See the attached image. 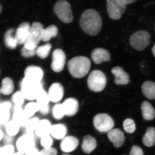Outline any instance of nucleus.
Here are the masks:
<instances>
[{"label": "nucleus", "instance_id": "53", "mask_svg": "<svg viewBox=\"0 0 155 155\" xmlns=\"http://www.w3.org/2000/svg\"></svg>", "mask_w": 155, "mask_h": 155}, {"label": "nucleus", "instance_id": "32", "mask_svg": "<svg viewBox=\"0 0 155 155\" xmlns=\"http://www.w3.org/2000/svg\"><path fill=\"white\" fill-rule=\"evenodd\" d=\"M14 85L13 81L9 78H6L2 81L1 91L3 94L8 95L11 94L14 91Z\"/></svg>", "mask_w": 155, "mask_h": 155}, {"label": "nucleus", "instance_id": "2", "mask_svg": "<svg viewBox=\"0 0 155 155\" xmlns=\"http://www.w3.org/2000/svg\"><path fill=\"white\" fill-rule=\"evenodd\" d=\"M90 61L84 56L75 57L69 61L68 68L73 77L81 78L87 75L91 68Z\"/></svg>", "mask_w": 155, "mask_h": 155}, {"label": "nucleus", "instance_id": "48", "mask_svg": "<svg viewBox=\"0 0 155 155\" xmlns=\"http://www.w3.org/2000/svg\"><path fill=\"white\" fill-rule=\"evenodd\" d=\"M152 52L153 53V54L155 58V44L153 46L152 48Z\"/></svg>", "mask_w": 155, "mask_h": 155}, {"label": "nucleus", "instance_id": "8", "mask_svg": "<svg viewBox=\"0 0 155 155\" xmlns=\"http://www.w3.org/2000/svg\"><path fill=\"white\" fill-rule=\"evenodd\" d=\"M129 41L130 46L134 49L142 51L150 45V35L147 31H138L130 36Z\"/></svg>", "mask_w": 155, "mask_h": 155}, {"label": "nucleus", "instance_id": "41", "mask_svg": "<svg viewBox=\"0 0 155 155\" xmlns=\"http://www.w3.org/2000/svg\"><path fill=\"white\" fill-rule=\"evenodd\" d=\"M35 51H36V49H28L23 47L21 50V54H22V55L25 58H31L36 54Z\"/></svg>", "mask_w": 155, "mask_h": 155}, {"label": "nucleus", "instance_id": "4", "mask_svg": "<svg viewBox=\"0 0 155 155\" xmlns=\"http://www.w3.org/2000/svg\"><path fill=\"white\" fill-rule=\"evenodd\" d=\"M43 26L39 22H34L30 27L27 39L24 44V47L28 49H36L42 39Z\"/></svg>", "mask_w": 155, "mask_h": 155}, {"label": "nucleus", "instance_id": "21", "mask_svg": "<svg viewBox=\"0 0 155 155\" xmlns=\"http://www.w3.org/2000/svg\"><path fill=\"white\" fill-rule=\"evenodd\" d=\"M62 104L66 116H74L78 111L79 107L78 102L77 100L74 98H67Z\"/></svg>", "mask_w": 155, "mask_h": 155}, {"label": "nucleus", "instance_id": "42", "mask_svg": "<svg viewBox=\"0 0 155 155\" xmlns=\"http://www.w3.org/2000/svg\"><path fill=\"white\" fill-rule=\"evenodd\" d=\"M57 150L51 147L48 148H43L40 151V155H57Z\"/></svg>", "mask_w": 155, "mask_h": 155}, {"label": "nucleus", "instance_id": "24", "mask_svg": "<svg viewBox=\"0 0 155 155\" xmlns=\"http://www.w3.org/2000/svg\"><path fill=\"white\" fill-rule=\"evenodd\" d=\"M142 114L143 119L147 121L153 120L155 117V110L149 102L144 101L141 105Z\"/></svg>", "mask_w": 155, "mask_h": 155}, {"label": "nucleus", "instance_id": "15", "mask_svg": "<svg viewBox=\"0 0 155 155\" xmlns=\"http://www.w3.org/2000/svg\"><path fill=\"white\" fill-rule=\"evenodd\" d=\"M24 74L25 78L29 80L36 82H41L44 72L40 67L30 66L25 69Z\"/></svg>", "mask_w": 155, "mask_h": 155}, {"label": "nucleus", "instance_id": "20", "mask_svg": "<svg viewBox=\"0 0 155 155\" xmlns=\"http://www.w3.org/2000/svg\"><path fill=\"white\" fill-rule=\"evenodd\" d=\"M36 100L39 107V111L44 115L48 114L50 111L49 103L50 101L47 93L43 90Z\"/></svg>", "mask_w": 155, "mask_h": 155}, {"label": "nucleus", "instance_id": "46", "mask_svg": "<svg viewBox=\"0 0 155 155\" xmlns=\"http://www.w3.org/2000/svg\"><path fill=\"white\" fill-rule=\"evenodd\" d=\"M5 135L4 130H3L2 127L0 126V142L2 141L3 138H4V136Z\"/></svg>", "mask_w": 155, "mask_h": 155}, {"label": "nucleus", "instance_id": "17", "mask_svg": "<svg viewBox=\"0 0 155 155\" xmlns=\"http://www.w3.org/2000/svg\"><path fill=\"white\" fill-rule=\"evenodd\" d=\"M111 72L115 76L114 83L117 85H126L130 81L129 75L121 67H116L111 70Z\"/></svg>", "mask_w": 155, "mask_h": 155}, {"label": "nucleus", "instance_id": "45", "mask_svg": "<svg viewBox=\"0 0 155 155\" xmlns=\"http://www.w3.org/2000/svg\"><path fill=\"white\" fill-rule=\"evenodd\" d=\"M24 155H40V154L39 151L36 147H34L28 151Z\"/></svg>", "mask_w": 155, "mask_h": 155}, {"label": "nucleus", "instance_id": "10", "mask_svg": "<svg viewBox=\"0 0 155 155\" xmlns=\"http://www.w3.org/2000/svg\"><path fill=\"white\" fill-rule=\"evenodd\" d=\"M94 125L97 130L101 132L106 133L113 129L114 120L110 116L106 114H97L93 119Z\"/></svg>", "mask_w": 155, "mask_h": 155}, {"label": "nucleus", "instance_id": "39", "mask_svg": "<svg viewBox=\"0 0 155 155\" xmlns=\"http://www.w3.org/2000/svg\"><path fill=\"white\" fill-rule=\"evenodd\" d=\"M123 127L124 130L128 133H132L135 130V123L132 119H125L123 122Z\"/></svg>", "mask_w": 155, "mask_h": 155}, {"label": "nucleus", "instance_id": "14", "mask_svg": "<svg viewBox=\"0 0 155 155\" xmlns=\"http://www.w3.org/2000/svg\"><path fill=\"white\" fill-rule=\"evenodd\" d=\"M48 94L50 101L54 103L58 102L64 96V87L61 84L53 83L50 87Z\"/></svg>", "mask_w": 155, "mask_h": 155}, {"label": "nucleus", "instance_id": "31", "mask_svg": "<svg viewBox=\"0 0 155 155\" xmlns=\"http://www.w3.org/2000/svg\"><path fill=\"white\" fill-rule=\"evenodd\" d=\"M14 30L11 28L7 31L4 36V41L6 46L11 49H14L17 47V44L15 36H13Z\"/></svg>", "mask_w": 155, "mask_h": 155}, {"label": "nucleus", "instance_id": "38", "mask_svg": "<svg viewBox=\"0 0 155 155\" xmlns=\"http://www.w3.org/2000/svg\"><path fill=\"white\" fill-rule=\"evenodd\" d=\"M25 100L24 96L21 91L16 92L12 96V101L14 104V106L22 107Z\"/></svg>", "mask_w": 155, "mask_h": 155}, {"label": "nucleus", "instance_id": "19", "mask_svg": "<svg viewBox=\"0 0 155 155\" xmlns=\"http://www.w3.org/2000/svg\"><path fill=\"white\" fill-rule=\"evenodd\" d=\"M78 140L75 137L68 136L62 139L60 147L63 151L66 153L71 152L77 148Z\"/></svg>", "mask_w": 155, "mask_h": 155}, {"label": "nucleus", "instance_id": "34", "mask_svg": "<svg viewBox=\"0 0 155 155\" xmlns=\"http://www.w3.org/2000/svg\"><path fill=\"white\" fill-rule=\"evenodd\" d=\"M23 110L28 118H32L35 114L39 111L38 104L37 102H31L25 106Z\"/></svg>", "mask_w": 155, "mask_h": 155}, {"label": "nucleus", "instance_id": "22", "mask_svg": "<svg viewBox=\"0 0 155 155\" xmlns=\"http://www.w3.org/2000/svg\"><path fill=\"white\" fill-rule=\"evenodd\" d=\"M91 58L94 63L99 64L110 61V57L107 50L101 48H97L92 52Z\"/></svg>", "mask_w": 155, "mask_h": 155}, {"label": "nucleus", "instance_id": "29", "mask_svg": "<svg viewBox=\"0 0 155 155\" xmlns=\"http://www.w3.org/2000/svg\"><path fill=\"white\" fill-rule=\"evenodd\" d=\"M143 144L147 147H153L155 143V128L150 127L147 129L142 139Z\"/></svg>", "mask_w": 155, "mask_h": 155}, {"label": "nucleus", "instance_id": "11", "mask_svg": "<svg viewBox=\"0 0 155 155\" xmlns=\"http://www.w3.org/2000/svg\"><path fill=\"white\" fill-rule=\"evenodd\" d=\"M66 58L65 53L61 49H57L53 51L51 67L54 72H60L64 69Z\"/></svg>", "mask_w": 155, "mask_h": 155}, {"label": "nucleus", "instance_id": "37", "mask_svg": "<svg viewBox=\"0 0 155 155\" xmlns=\"http://www.w3.org/2000/svg\"><path fill=\"white\" fill-rule=\"evenodd\" d=\"M17 152L14 143L4 144L1 147V155H14Z\"/></svg>", "mask_w": 155, "mask_h": 155}, {"label": "nucleus", "instance_id": "44", "mask_svg": "<svg viewBox=\"0 0 155 155\" xmlns=\"http://www.w3.org/2000/svg\"><path fill=\"white\" fill-rule=\"evenodd\" d=\"M2 141L4 143V144L13 143V142L14 141V137H11L5 134Z\"/></svg>", "mask_w": 155, "mask_h": 155}, {"label": "nucleus", "instance_id": "50", "mask_svg": "<svg viewBox=\"0 0 155 155\" xmlns=\"http://www.w3.org/2000/svg\"><path fill=\"white\" fill-rule=\"evenodd\" d=\"M2 11V6L0 5V13H1Z\"/></svg>", "mask_w": 155, "mask_h": 155}, {"label": "nucleus", "instance_id": "51", "mask_svg": "<svg viewBox=\"0 0 155 155\" xmlns=\"http://www.w3.org/2000/svg\"><path fill=\"white\" fill-rule=\"evenodd\" d=\"M1 146H0V155H1Z\"/></svg>", "mask_w": 155, "mask_h": 155}, {"label": "nucleus", "instance_id": "33", "mask_svg": "<svg viewBox=\"0 0 155 155\" xmlns=\"http://www.w3.org/2000/svg\"><path fill=\"white\" fill-rule=\"evenodd\" d=\"M51 47V45L48 43L39 46L37 48L35 51L36 54L41 59H45L49 54Z\"/></svg>", "mask_w": 155, "mask_h": 155}, {"label": "nucleus", "instance_id": "35", "mask_svg": "<svg viewBox=\"0 0 155 155\" xmlns=\"http://www.w3.org/2000/svg\"><path fill=\"white\" fill-rule=\"evenodd\" d=\"M40 120L37 117H32L29 119L25 127V132L35 134Z\"/></svg>", "mask_w": 155, "mask_h": 155}, {"label": "nucleus", "instance_id": "47", "mask_svg": "<svg viewBox=\"0 0 155 155\" xmlns=\"http://www.w3.org/2000/svg\"><path fill=\"white\" fill-rule=\"evenodd\" d=\"M124 1L126 5H127L135 2L136 1H137V0H124Z\"/></svg>", "mask_w": 155, "mask_h": 155}, {"label": "nucleus", "instance_id": "30", "mask_svg": "<svg viewBox=\"0 0 155 155\" xmlns=\"http://www.w3.org/2000/svg\"><path fill=\"white\" fill-rule=\"evenodd\" d=\"M58 28L54 25H50L43 31L42 40L44 42L48 41L52 38H55L58 35Z\"/></svg>", "mask_w": 155, "mask_h": 155}, {"label": "nucleus", "instance_id": "26", "mask_svg": "<svg viewBox=\"0 0 155 155\" xmlns=\"http://www.w3.org/2000/svg\"><path fill=\"white\" fill-rule=\"evenodd\" d=\"M142 91L147 98L150 100L155 99V83L153 81H147L142 85Z\"/></svg>", "mask_w": 155, "mask_h": 155}, {"label": "nucleus", "instance_id": "18", "mask_svg": "<svg viewBox=\"0 0 155 155\" xmlns=\"http://www.w3.org/2000/svg\"><path fill=\"white\" fill-rule=\"evenodd\" d=\"M107 136L110 141L116 148L122 147L125 142L124 134L118 128L112 129L109 131L107 133Z\"/></svg>", "mask_w": 155, "mask_h": 155}, {"label": "nucleus", "instance_id": "9", "mask_svg": "<svg viewBox=\"0 0 155 155\" xmlns=\"http://www.w3.org/2000/svg\"><path fill=\"white\" fill-rule=\"evenodd\" d=\"M126 4L124 0H107V10L111 19L118 20L125 12Z\"/></svg>", "mask_w": 155, "mask_h": 155}, {"label": "nucleus", "instance_id": "36", "mask_svg": "<svg viewBox=\"0 0 155 155\" xmlns=\"http://www.w3.org/2000/svg\"><path fill=\"white\" fill-rule=\"evenodd\" d=\"M52 114L54 118L57 120H60L64 117L65 114L62 104L59 103L54 105L52 109Z\"/></svg>", "mask_w": 155, "mask_h": 155}, {"label": "nucleus", "instance_id": "49", "mask_svg": "<svg viewBox=\"0 0 155 155\" xmlns=\"http://www.w3.org/2000/svg\"><path fill=\"white\" fill-rule=\"evenodd\" d=\"M14 155H24L23 154L21 153L18 152H16V153L14 154Z\"/></svg>", "mask_w": 155, "mask_h": 155}, {"label": "nucleus", "instance_id": "25", "mask_svg": "<svg viewBox=\"0 0 155 155\" xmlns=\"http://www.w3.org/2000/svg\"><path fill=\"white\" fill-rule=\"evenodd\" d=\"M97 145L95 139L91 136L87 135L84 137L81 148L84 152L89 154L95 149Z\"/></svg>", "mask_w": 155, "mask_h": 155}, {"label": "nucleus", "instance_id": "7", "mask_svg": "<svg viewBox=\"0 0 155 155\" xmlns=\"http://www.w3.org/2000/svg\"><path fill=\"white\" fill-rule=\"evenodd\" d=\"M54 12L62 22L69 23L73 19L71 5L67 1L59 0L56 2L54 8Z\"/></svg>", "mask_w": 155, "mask_h": 155}, {"label": "nucleus", "instance_id": "52", "mask_svg": "<svg viewBox=\"0 0 155 155\" xmlns=\"http://www.w3.org/2000/svg\"></svg>", "mask_w": 155, "mask_h": 155}, {"label": "nucleus", "instance_id": "23", "mask_svg": "<svg viewBox=\"0 0 155 155\" xmlns=\"http://www.w3.org/2000/svg\"><path fill=\"white\" fill-rule=\"evenodd\" d=\"M51 127L52 125L48 120L47 119L40 120L35 134L40 138L50 135Z\"/></svg>", "mask_w": 155, "mask_h": 155}, {"label": "nucleus", "instance_id": "1", "mask_svg": "<svg viewBox=\"0 0 155 155\" xmlns=\"http://www.w3.org/2000/svg\"><path fill=\"white\" fill-rule=\"evenodd\" d=\"M102 21L98 13L92 9L84 12L80 20L81 29L91 36L97 35L101 28Z\"/></svg>", "mask_w": 155, "mask_h": 155}, {"label": "nucleus", "instance_id": "3", "mask_svg": "<svg viewBox=\"0 0 155 155\" xmlns=\"http://www.w3.org/2000/svg\"><path fill=\"white\" fill-rule=\"evenodd\" d=\"M21 91L25 100L32 101L36 100L43 88L41 82H36L24 78L21 83Z\"/></svg>", "mask_w": 155, "mask_h": 155}, {"label": "nucleus", "instance_id": "27", "mask_svg": "<svg viewBox=\"0 0 155 155\" xmlns=\"http://www.w3.org/2000/svg\"><path fill=\"white\" fill-rule=\"evenodd\" d=\"M4 127V132L6 135L15 137L19 134L21 127L16 122L11 119Z\"/></svg>", "mask_w": 155, "mask_h": 155}, {"label": "nucleus", "instance_id": "12", "mask_svg": "<svg viewBox=\"0 0 155 155\" xmlns=\"http://www.w3.org/2000/svg\"><path fill=\"white\" fill-rule=\"evenodd\" d=\"M30 118L24 112L22 107L14 106L12 109L11 119L17 123L20 127H25Z\"/></svg>", "mask_w": 155, "mask_h": 155}, {"label": "nucleus", "instance_id": "13", "mask_svg": "<svg viewBox=\"0 0 155 155\" xmlns=\"http://www.w3.org/2000/svg\"><path fill=\"white\" fill-rule=\"evenodd\" d=\"M12 105L10 101L0 103V126L4 127L11 119Z\"/></svg>", "mask_w": 155, "mask_h": 155}, {"label": "nucleus", "instance_id": "43", "mask_svg": "<svg viewBox=\"0 0 155 155\" xmlns=\"http://www.w3.org/2000/svg\"><path fill=\"white\" fill-rule=\"evenodd\" d=\"M143 150L138 146L134 145L130 150L129 155H143Z\"/></svg>", "mask_w": 155, "mask_h": 155}, {"label": "nucleus", "instance_id": "28", "mask_svg": "<svg viewBox=\"0 0 155 155\" xmlns=\"http://www.w3.org/2000/svg\"><path fill=\"white\" fill-rule=\"evenodd\" d=\"M67 130L65 125L62 124L52 125L51 134L58 140L63 139L66 137Z\"/></svg>", "mask_w": 155, "mask_h": 155}, {"label": "nucleus", "instance_id": "16", "mask_svg": "<svg viewBox=\"0 0 155 155\" xmlns=\"http://www.w3.org/2000/svg\"><path fill=\"white\" fill-rule=\"evenodd\" d=\"M30 27V24L28 22H22L19 25L15 35L17 44H24L28 38Z\"/></svg>", "mask_w": 155, "mask_h": 155}, {"label": "nucleus", "instance_id": "6", "mask_svg": "<svg viewBox=\"0 0 155 155\" xmlns=\"http://www.w3.org/2000/svg\"><path fill=\"white\" fill-rule=\"evenodd\" d=\"M89 88L96 92L102 91L107 84L106 75L100 70L92 71L89 75L87 81Z\"/></svg>", "mask_w": 155, "mask_h": 155}, {"label": "nucleus", "instance_id": "40", "mask_svg": "<svg viewBox=\"0 0 155 155\" xmlns=\"http://www.w3.org/2000/svg\"><path fill=\"white\" fill-rule=\"evenodd\" d=\"M40 143L44 148L51 147L53 144L52 139L50 135L41 138Z\"/></svg>", "mask_w": 155, "mask_h": 155}, {"label": "nucleus", "instance_id": "5", "mask_svg": "<svg viewBox=\"0 0 155 155\" xmlns=\"http://www.w3.org/2000/svg\"><path fill=\"white\" fill-rule=\"evenodd\" d=\"M14 144L17 152L25 154L29 150L35 147L36 138L35 134L25 132L17 139Z\"/></svg>", "mask_w": 155, "mask_h": 155}]
</instances>
